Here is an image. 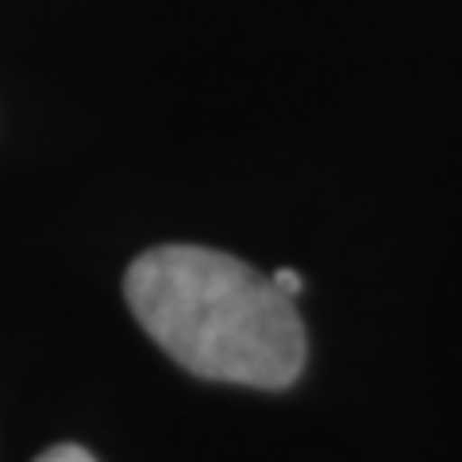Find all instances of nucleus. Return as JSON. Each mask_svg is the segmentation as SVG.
I'll return each instance as SVG.
<instances>
[{
	"label": "nucleus",
	"mask_w": 462,
	"mask_h": 462,
	"mask_svg": "<svg viewBox=\"0 0 462 462\" xmlns=\"http://www.w3.org/2000/svg\"><path fill=\"white\" fill-rule=\"evenodd\" d=\"M124 293L143 331L197 378L285 389L305 366L293 297L224 251L154 247L132 263Z\"/></svg>",
	"instance_id": "nucleus-1"
},
{
	"label": "nucleus",
	"mask_w": 462,
	"mask_h": 462,
	"mask_svg": "<svg viewBox=\"0 0 462 462\" xmlns=\"http://www.w3.org/2000/svg\"><path fill=\"white\" fill-rule=\"evenodd\" d=\"M35 462H97L85 447H74V443H62V447H51L47 455H39Z\"/></svg>",
	"instance_id": "nucleus-2"
},
{
	"label": "nucleus",
	"mask_w": 462,
	"mask_h": 462,
	"mask_svg": "<svg viewBox=\"0 0 462 462\" xmlns=\"http://www.w3.org/2000/svg\"><path fill=\"white\" fill-rule=\"evenodd\" d=\"M273 285H278L285 297H293V300H297V297H300V289H305V278H300L297 270H278V273H273Z\"/></svg>",
	"instance_id": "nucleus-3"
}]
</instances>
